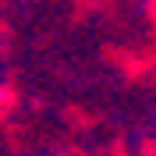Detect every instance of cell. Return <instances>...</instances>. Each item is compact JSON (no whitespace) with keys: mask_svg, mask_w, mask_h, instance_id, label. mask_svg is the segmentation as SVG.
<instances>
[{"mask_svg":"<svg viewBox=\"0 0 156 156\" xmlns=\"http://www.w3.org/2000/svg\"><path fill=\"white\" fill-rule=\"evenodd\" d=\"M7 107H11V89H7V85H0V114H4Z\"/></svg>","mask_w":156,"mask_h":156,"instance_id":"1","label":"cell"}]
</instances>
